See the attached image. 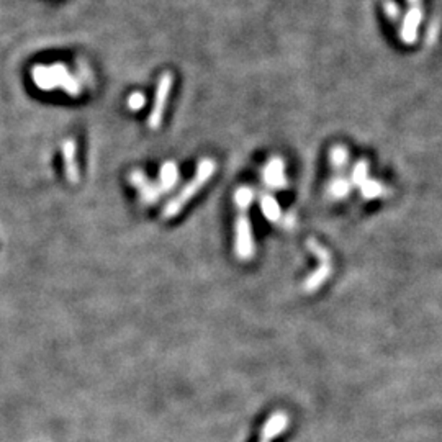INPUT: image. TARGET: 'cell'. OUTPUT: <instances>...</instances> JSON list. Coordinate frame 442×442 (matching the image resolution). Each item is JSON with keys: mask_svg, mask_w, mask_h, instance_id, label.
<instances>
[{"mask_svg": "<svg viewBox=\"0 0 442 442\" xmlns=\"http://www.w3.org/2000/svg\"><path fill=\"white\" fill-rule=\"evenodd\" d=\"M215 170H216V162L213 161V159H209V158L201 159V161L199 162V166H197L195 175L192 177L190 182L187 185H184L182 190H180L174 199H170L169 204L164 206L162 216L166 218V220L177 216L179 213L182 211L184 206L187 205L201 189H204V185L209 182L211 175L215 174Z\"/></svg>", "mask_w": 442, "mask_h": 442, "instance_id": "obj_1", "label": "cell"}, {"mask_svg": "<svg viewBox=\"0 0 442 442\" xmlns=\"http://www.w3.org/2000/svg\"><path fill=\"white\" fill-rule=\"evenodd\" d=\"M404 2H407V12L402 13L398 40L403 45L411 46L418 40L419 26L424 20V0H404Z\"/></svg>", "mask_w": 442, "mask_h": 442, "instance_id": "obj_2", "label": "cell"}, {"mask_svg": "<svg viewBox=\"0 0 442 442\" xmlns=\"http://www.w3.org/2000/svg\"><path fill=\"white\" fill-rule=\"evenodd\" d=\"M234 253L241 260H249L254 255L253 228L246 213H239L234 221Z\"/></svg>", "mask_w": 442, "mask_h": 442, "instance_id": "obj_3", "label": "cell"}, {"mask_svg": "<svg viewBox=\"0 0 442 442\" xmlns=\"http://www.w3.org/2000/svg\"><path fill=\"white\" fill-rule=\"evenodd\" d=\"M306 244H308V249H310L313 254H316V258L321 260L319 269H316L315 272H313L305 280V284H303V289H305L306 292H315L324 284V280L328 279L329 274H331V264H329V254L326 249L321 246V244L316 243L315 239H308Z\"/></svg>", "mask_w": 442, "mask_h": 442, "instance_id": "obj_4", "label": "cell"}, {"mask_svg": "<svg viewBox=\"0 0 442 442\" xmlns=\"http://www.w3.org/2000/svg\"><path fill=\"white\" fill-rule=\"evenodd\" d=\"M170 84H172V81H170L169 76H164L161 81H159L156 100H154L153 111L148 118V125H149V128H151V130H158V128H161L162 118H164V109H166L167 95H169V90H170Z\"/></svg>", "mask_w": 442, "mask_h": 442, "instance_id": "obj_5", "label": "cell"}, {"mask_svg": "<svg viewBox=\"0 0 442 442\" xmlns=\"http://www.w3.org/2000/svg\"><path fill=\"white\" fill-rule=\"evenodd\" d=\"M263 180L269 189L280 190L287 187L285 164L282 158H270L263 169Z\"/></svg>", "mask_w": 442, "mask_h": 442, "instance_id": "obj_6", "label": "cell"}, {"mask_svg": "<svg viewBox=\"0 0 442 442\" xmlns=\"http://www.w3.org/2000/svg\"><path fill=\"white\" fill-rule=\"evenodd\" d=\"M130 184L133 185V187H136L138 192H140V197L145 205L156 204V201L159 200V197L162 195L161 192H159L158 185L153 184L151 180L146 177L145 172H141V170H133V172L130 174Z\"/></svg>", "mask_w": 442, "mask_h": 442, "instance_id": "obj_7", "label": "cell"}, {"mask_svg": "<svg viewBox=\"0 0 442 442\" xmlns=\"http://www.w3.org/2000/svg\"><path fill=\"white\" fill-rule=\"evenodd\" d=\"M287 426H289V416H287V413L275 411L263 426L259 442H272L274 438L284 433Z\"/></svg>", "mask_w": 442, "mask_h": 442, "instance_id": "obj_8", "label": "cell"}, {"mask_svg": "<svg viewBox=\"0 0 442 442\" xmlns=\"http://www.w3.org/2000/svg\"><path fill=\"white\" fill-rule=\"evenodd\" d=\"M62 159H64V170L66 177L71 184L79 182V166H77V148L72 140H66L62 145Z\"/></svg>", "mask_w": 442, "mask_h": 442, "instance_id": "obj_9", "label": "cell"}, {"mask_svg": "<svg viewBox=\"0 0 442 442\" xmlns=\"http://www.w3.org/2000/svg\"><path fill=\"white\" fill-rule=\"evenodd\" d=\"M179 167L174 161H167L162 164L161 170H159V182L156 184L161 194H167L172 190L179 182Z\"/></svg>", "mask_w": 442, "mask_h": 442, "instance_id": "obj_10", "label": "cell"}, {"mask_svg": "<svg viewBox=\"0 0 442 442\" xmlns=\"http://www.w3.org/2000/svg\"><path fill=\"white\" fill-rule=\"evenodd\" d=\"M259 205H260V211H263V215L267 221L279 223L282 218H284L282 216V210H280L279 204H277V200L270 194L260 195Z\"/></svg>", "mask_w": 442, "mask_h": 442, "instance_id": "obj_11", "label": "cell"}, {"mask_svg": "<svg viewBox=\"0 0 442 442\" xmlns=\"http://www.w3.org/2000/svg\"><path fill=\"white\" fill-rule=\"evenodd\" d=\"M233 199H234V205H236V209L241 210L243 213H246L249 206L253 205L254 192L249 187H239L236 189V192H234Z\"/></svg>", "mask_w": 442, "mask_h": 442, "instance_id": "obj_12", "label": "cell"}, {"mask_svg": "<svg viewBox=\"0 0 442 442\" xmlns=\"http://www.w3.org/2000/svg\"><path fill=\"white\" fill-rule=\"evenodd\" d=\"M331 159L334 162V166H343V164L346 162V159H348V153H346L344 148H334L331 151Z\"/></svg>", "mask_w": 442, "mask_h": 442, "instance_id": "obj_13", "label": "cell"}, {"mask_svg": "<svg viewBox=\"0 0 442 442\" xmlns=\"http://www.w3.org/2000/svg\"><path fill=\"white\" fill-rule=\"evenodd\" d=\"M145 95L143 94H133L130 99H128V105H130V109L131 110H140V109H143V106H145Z\"/></svg>", "mask_w": 442, "mask_h": 442, "instance_id": "obj_14", "label": "cell"}, {"mask_svg": "<svg viewBox=\"0 0 442 442\" xmlns=\"http://www.w3.org/2000/svg\"><path fill=\"white\" fill-rule=\"evenodd\" d=\"M331 192L334 197H344L348 194V185H346L344 180H334L331 185Z\"/></svg>", "mask_w": 442, "mask_h": 442, "instance_id": "obj_15", "label": "cell"}]
</instances>
